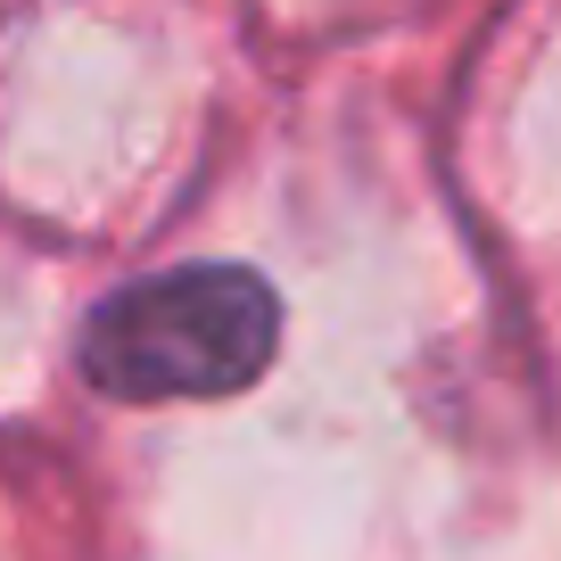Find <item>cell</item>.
I'll use <instances>...</instances> for the list:
<instances>
[{"label": "cell", "instance_id": "obj_1", "mask_svg": "<svg viewBox=\"0 0 561 561\" xmlns=\"http://www.w3.org/2000/svg\"><path fill=\"white\" fill-rule=\"evenodd\" d=\"M280 306L240 264H182V273L133 280L91 314L83 371L91 388L124 404H174V397H231L273 364Z\"/></svg>", "mask_w": 561, "mask_h": 561}]
</instances>
